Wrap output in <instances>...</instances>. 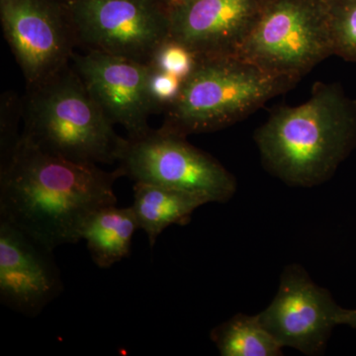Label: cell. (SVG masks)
<instances>
[{"label":"cell","instance_id":"6da1fadb","mask_svg":"<svg viewBox=\"0 0 356 356\" xmlns=\"http://www.w3.org/2000/svg\"><path fill=\"white\" fill-rule=\"evenodd\" d=\"M120 170L106 172L42 151L23 137L0 154V220L48 250L81 241L89 218L116 205Z\"/></svg>","mask_w":356,"mask_h":356},{"label":"cell","instance_id":"7a4b0ae2","mask_svg":"<svg viewBox=\"0 0 356 356\" xmlns=\"http://www.w3.org/2000/svg\"><path fill=\"white\" fill-rule=\"evenodd\" d=\"M254 140L267 172L292 186H317L356 146V102L339 84L318 83L306 102L273 110Z\"/></svg>","mask_w":356,"mask_h":356},{"label":"cell","instance_id":"3957f363","mask_svg":"<svg viewBox=\"0 0 356 356\" xmlns=\"http://www.w3.org/2000/svg\"><path fill=\"white\" fill-rule=\"evenodd\" d=\"M22 136L46 153L84 165L118 161L125 138L93 99L72 64L23 96Z\"/></svg>","mask_w":356,"mask_h":356},{"label":"cell","instance_id":"277c9868","mask_svg":"<svg viewBox=\"0 0 356 356\" xmlns=\"http://www.w3.org/2000/svg\"><path fill=\"white\" fill-rule=\"evenodd\" d=\"M296 81L275 76L236 55L195 57L161 130L186 138L229 127L261 108Z\"/></svg>","mask_w":356,"mask_h":356},{"label":"cell","instance_id":"5b68a950","mask_svg":"<svg viewBox=\"0 0 356 356\" xmlns=\"http://www.w3.org/2000/svg\"><path fill=\"white\" fill-rule=\"evenodd\" d=\"M236 55L298 83L334 55L325 0H266Z\"/></svg>","mask_w":356,"mask_h":356},{"label":"cell","instance_id":"8992f818","mask_svg":"<svg viewBox=\"0 0 356 356\" xmlns=\"http://www.w3.org/2000/svg\"><path fill=\"white\" fill-rule=\"evenodd\" d=\"M117 163L133 181L185 192L206 203L227 202L236 191L235 177L216 159L161 128L126 138Z\"/></svg>","mask_w":356,"mask_h":356},{"label":"cell","instance_id":"52a82bcc","mask_svg":"<svg viewBox=\"0 0 356 356\" xmlns=\"http://www.w3.org/2000/svg\"><path fill=\"white\" fill-rule=\"evenodd\" d=\"M67 3L77 44L154 65L170 40V6L165 0H70Z\"/></svg>","mask_w":356,"mask_h":356},{"label":"cell","instance_id":"ba28073f","mask_svg":"<svg viewBox=\"0 0 356 356\" xmlns=\"http://www.w3.org/2000/svg\"><path fill=\"white\" fill-rule=\"evenodd\" d=\"M0 20L27 86L70 65L79 47L63 0H0Z\"/></svg>","mask_w":356,"mask_h":356},{"label":"cell","instance_id":"9c48e42d","mask_svg":"<svg viewBox=\"0 0 356 356\" xmlns=\"http://www.w3.org/2000/svg\"><path fill=\"white\" fill-rule=\"evenodd\" d=\"M70 64L114 126L129 138L151 130L149 117L161 112L149 88L154 65L95 51L74 53Z\"/></svg>","mask_w":356,"mask_h":356},{"label":"cell","instance_id":"30bf717a","mask_svg":"<svg viewBox=\"0 0 356 356\" xmlns=\"http://www.w3.org/2000/svg\"><path fill=\"white\" fill-rule=\"evenodd\" d=\"M341 310L327 290L313 282L302 267L291 266L281 276L273 301L259 316L283 348L316 355L324 351Z\"/></svg>","mask_w":356,"mask_h":356},{"label":"cell","instance_id":"8fae6325","mask_svg":"<svg viewBox=\"0 0 356 356\" xmlns=\"http://www.w3.org/2000/svg\"><path fill=\"white\" fill-rule=\"evenodd\" d=\"M64 290L53 250L0 220V302L35 318Z\"/></svg>","mask_w":356,"mask_h":356},{"label":"cell","instance_id":"7c38bea8","mask_svg":"<svg viewBox=\"0 0 356 356\" xmlns=\"http://www.w3.org/2000/svg\"><path fill=\"white\" fill-rule=\"evenodd\" d=\"M266 0H177L170 6V40L194 57L236 55Z\"/></svg>","mask_w":356,"mask_h":356},{"label":"cell","instance_id":"4fadbf2b","mask_svg":"<svg viewBox=\"0 0 356 356\" xmlns=\"http://www.w3.org/2000/svg\"><path fill=\"white\" fill-rule=\"evenodd\" d=\"M204 204L207 203L203 199L185 192L140 182L134 185L133 211L151 248L168 227L188 224L194 211Z\"/></svg>","mask_w":356,"mask_h":356},{"label":"cell","instance_id":"5bb4252c","mask_svg":"<svg viewBox=\"0 0 356 356\" xmlns=\"http://www.w3.org/2000/svg\"><path fill=\"white\" fill-rule=\"evenodd\" d=\"M139 229L132 206H106L92 215L83 231L81 240L99 268H109L131 254L135 232Z\"/></svg>","mask_w":356,"mask_h":356},{"label":"cell","instance_id":"9a60e30c","mask_svg":"<svg viewBox=\"0 0 356 356\" xmlns=\"http://www.w3.org/2000/svg\"><path fill=\"white\" fill-rule=\"evenodd\" d=\"M222 356H280L283 346L264 324L259 314H238L211 332Z\"/></svg>","mask_w":356,"mask_h":356},{"label":"cell","instance_id":"2e32d148","mask_svg":"<svg viewBox=\"0 0 356 356\" xmlns=\"http://www.w3.org/2000/svg\"><path fill=\"white\" fill-rule=\"evenodd\" d=\"M334 55L356 63V0H325Z\"/></svg>","mask_w":356,"mask_h":356},{"label":"cell","instance_id":"e0dca14e","mask_svg":"<svg viewBox=\"0 0 356 356\" xmlns=\"http://www.w3.org/2000/svg\"><path fill=\"white\" fill-rule=\"evenodd\" d=\"M23 121V100L14 92H6L0 104V154H6L19 140Z\"/></svg>","mask_w":356,"mask_h":356},{"label":"cell","instance_id":"ac0fdd59","mask_svg":"<svg viewBox=\"0 0 356 356\" xmlns=\"http://www.w3.org/2000/svg\"><path fill=\"white\" fill-rule=\"evenodd\" d=\"M195 57L181 44L168 41L159 50L154 67L184 79L193 67Z\"/></svg>","mask_w":356,"mask_h":356},{"label":"cell","instance_id":"d6986e66","mask_svg":"<svg viewBox=\"0 0 356 356\" xmlns=\"http://www.w3.org/2000/svg\"><path fill=\"white\" fill-rule=\"evenodd\" d=\"M181 77L154 67L151 76V93L161 112L177 98L182 83Z\"/></svg>","mask_w":356,"mask_h":356},{"label":"cell","instance_id":"ffe728a7","mask_svg":"<svg viewBox=\"0 0 356 356\" xmlns=\"http://www.w3.org/2000/svg\"><path fill=\"white\" fill-rule=\"evenodd\" d=\"M339 325H348L356 329V310H346L341 308L339 315Z\"/></svg>","mask_w":356,"mask_h":356},{"label":"cell","instance_id":"44dd1931","mask_svg":"<svg viewBox=\"0 0 356 356\" xmlns=\"http://www.w3.org/2000/svg\"><path fill=\"white\" fill-rule=\"evenodd\" d=\"M165 1L166 2V3L168 4V6H170L173 3V2L175 1V0H165Z\"/></svg>","mask_w":356,"mask_h":356},{"label":"cell","instance_id":"7402d4cb","mask_svg":"<svg viewBox=\"0 0 356 356\" xmlns=\"http://www.w3.org/2000/svg\"><path fill=\"white\" fill-rule=\"evenodd\" d=\"M63 1L69 2V1H70V0H63Z\"/></svg>","mask_w":356,"mask_h":356},{"label":"cell","instance_id":"603a6c76","mask_svg":"<svg viewBox=\"0 0 356 356\" xmlns=\"http://www.w3.org/2000/svg\"><path fill=\"white\" fill-rule=\"evenodd\" d=\"M175 1H177V0H175ZM175 2H173V3H175Z\"/></svg>","mask_w":356,"mask_h":356}]
</instances>
